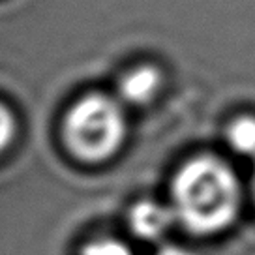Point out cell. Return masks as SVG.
<instances>
[{
  "mask_svg": "<svg viewBox=\"0 0 255 255\" xmlns=\"http://www.w3.org/2000/svg\"><path fill=\"white\" fill-rule=\"evenodd\" d=\"M171 193L175 218L195 235L223 231L240 212L239 178L218 156L201 154L188 159L178 169Z\"/></svg>",
  "mask_w": 255,
  "mask_h": 255,
  "instance_id": "obj_1",
  "label": "cell"
},
{
  "mask_svg": "<svg viewBox=\"0 0 255 255\" xmlns=\"http://www.w3.org/2000/svg\"><path fill=\"white\" fill-rule=\"evenodd\" d=\"M62 137L68 150L81 161H105L120 150L126 137L124 109L102 92L83 96L64 117Z\"/></svg>",
  "mask_w": 255,
  "mask_h": 255,
  "instance_id": "obj_2",
  "label": "cell"
},
{
  "mask_svg": "<svg viewBox=\"0 0 255 255\" xmlns=\"http://www.w3.org/2000/svg\"><path fill=\"white\" fill-rule=\"evenodd\" d=\"M173 220V208L163 207L156 201H139L129 210V227L137 237L144 240H154L165 235Z\"/></svg>",
  "mask_w": 255,
  "mask_h": 255,
  "instance_id": "obj_3",
  "label": "cell"
},
{
  "mask_svg": "<svg viewBox=\"0 0 255 255\" xmlns=\"http://www.w3.org/2000/svg\"><path fill=\"white\" fill-rule=\"evenodd\" d=\"M161 87V73L158 68L143 64L137 66L120 79V96L135 105L148 104Z\"/></svg>",
  "mask_w": 255,
  "mask_h": 255,
  "instance_id": "obj_4",
  "label": "cell"
},
{
  "mask_svg": "<svg viewBox=\"0 0 255 255\" xmlns=\"http://www.w3.org/2000/svg\"><path fill=\"white\" fill-rule=\"evenodd\" d=\"M227 141L233 150L255 156V117H239L227 128Z\"/></svg>",
  "mask_w": 255,
  "mask_h": 255,
  "instance_id": "obj_5",
  "label": "cell"
},
{
  "mask_svg": "<svg viewBox=\"0 0 255 255\" xmlns=\"http://www.w3.org/2000/svg\"><path fill=\"white\" fill-rule=\"evenodd\" d=\"M81 255H131V252L126 244H122L119 240L104 239L87 244L83 248Z\"/></svg>",
  "mask_w": 255,
  "mask_h": 255,
  "instance_id": "obj_6",
  "label": "cell"
},
{
  "mask_svg": "<svg viewBox=\"0 0 255 255\" xmlns=\"http://www.w3.org/2000/svg\"><path fill=\"white\" fill-rule=\"evenodd\" d=\"M15 137V117L8 105L0 102V152L6 150Z\"/></svg>",
  "mask_w": 255,
  "mask_h": 255,
  "instance_id": "obj_7",
  "label": "cell"
},
{
  "mask_svg": "<svg viewBox=\"0 0 255 255\" xmlns=\"http://www.w3.org/2000/svg\"><path fill=\"white\" fill-rule=\"evenodd\" d=\"M156 255H193L191 252L184 250V248H176V246H167L163 250H159Z\"/></svg>",
  "mask_w": 255,
  "mask_h": 255,
  "instance_id": "obj_8",
  "label": "cell"
},
{
  "mask_svg": "<svg viewBox=\"0 0 255 255\" xmlns=\"http://www.w3.org/2000/svg\"><path fill=\"white\" fill-rule=\"evenodd\" d=\"M254 197H255V173H254Z\"/></svg>",
  "mask_w": 255,
  "mask_h": 255,
  "instance_id": "obj_9",
  "label": "cell"
}]
</instances>
